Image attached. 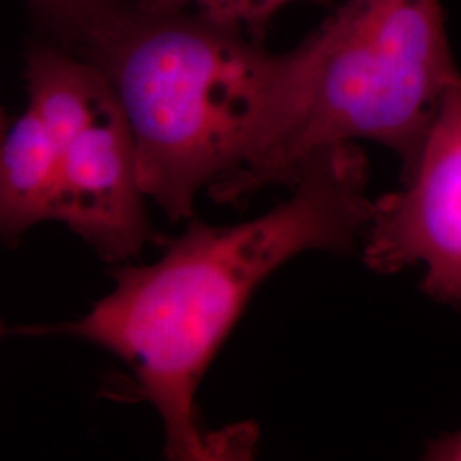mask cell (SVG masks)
Here are the masks:
<instances>
[{"label":"cell","instance_id":"cell-1","mask_svg":"<svg viewBox=\"0 0 461 461\" xmlns=\"http://www.w3.org/2000/svg\"><path fill=\"white\" fill-rule=\"evenodd\" d=\"M369 163L357 144L331 149L293 195L247 222L188 221L159 260L118 265L115 287L62 323L4 329L16 337H70L112 352L133 375L137 396L159 413L169 460H238L251 434L211 436L198 420V386L253 293L304 251L348 253L369 224Z\"/></svg>","mask_w":461,"mask_h":461},{"label":"cell","instance_id":"cell-2","mask_svg":"<svg viewBox=\"0 0 461 461\" xmlns=\"http://www.w3.org/2000/svg\"><path fill=\"white\" fill-rule=\"evenodd\" d=\"M132 135L139 182L171 221L236 173L257 148L282 53L262 38L140 0H115L74 26Z\"/></svg>","mask_w":461,"mask_h":461},{"label":"cell","instance_id":"cell-3","mask_svg":"<svg viewBox=\"0 0 461 461\" xmlns=\"http://www.w3.org/2000/svg\"><path fill=\"white\" fill-rule=\"evenodd\" d=\"M461 81L441 0H346L282 53L264 132L215 183V203L293 188L331 149L371 140L412 165L446 93Z\"/></svg>","mask_w":461,"mask_h":461},{"label":"cell","instance_id":"cell-4","mask_svg":"<svg viewBox=\"0 0 461 461\" xmlns=\"http://www.w3.org/2000/svg\"><path fill=\"white\" fill-rule=\"evenodd\" d=\"M402 183L373 202L364 264L381 276L422 265L420 291L461 308V81L446 93Z\"/></svg>","mask_w":461,"mask_h":461},{"label":"cell","instance_id":"cell-5","mask_svg":"<svg viewBox=\"0 0 461 461\" xmlns=\"http://www.w3.org/2000/svg\"><path fill=\"white\" fill-rule=\"evenodd\" d=\"M59 154L53 221L106 264H133L152 240L132 135L113 98L79 127L51 135Z\"/></svg>","mask_w":461,"mask_h":461},{"label":"cell","instance_id":"cell-6","mask_svg":"<svg viewBox=\"0 0 461 461\" xmlns=\"http://www.w3.org/2000/svg\"><path fill=\"white\" fill-rule=\"evenodd\" d=\"M59 154L43 120L32 106L14 118L0 148V234L17 247L34 226L53 221Z\"/></svg>","mask_w":461,"mask_h":461},{"label":"cell","instance_id":"cell-7","mask_svg":"<svg viewBox=\"0 0 461 461\" xmlns=\"http://www.w3.org/2000/svg\"><path fill=\"white\" fill-rule=\"evenodd\" d=\"M152 7L180 11L219 26L262 38L267 23L289 4L313 0H140Z\"/></svg>","mask_w":461,"mask_h":461},{"label":"cell","instance_id":"cell-8","mask_svg":"<svg viewBox=\"0 0 461 461\" xmlns=\"http://www.w3.org/2000/svg\"><path fill=\"white\" fill-rule=\"evenodd\" d=\"M38 11L57 23L64 33H68L83 19L115 0H30Z\"/></svg>","mask_w":461,"mask_h":461},{"label":"cell","instance_id":"cell-9","mask_svg":"<svg viewBox=\"0 0 461 461\" xmlns=\"http://www.w3.org/2000/svg\"><path fill=\"white\" fill-rule=\"evenodd\" d=\"M424 460L461 461V429L429 441L424 449Z\"/></svg>","mask_w":461,"mask_h":461}]
</instances>
